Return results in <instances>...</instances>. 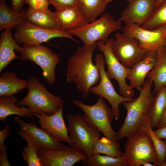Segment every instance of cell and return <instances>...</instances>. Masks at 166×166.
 <instances>
[{
    "label": "cell",
    "instance_id": "1",
    "mask_svg": "<svg viewBox=\"0 0 166 166\" xmlns=\"http://www.w3.org/2000/svg\"><path fill=\"white\" fill-rule=\"evenodd\" d=\"M96 43L79 47L67 61L66 83H73L84 99L90 93V88L100 80V73L92 59Z\"/></svg>",
    "mask_w": 166,
    "mask_h": 166
},
{
    "label": "cell",
    "instance_id": "2",
    "mask_svg": "<svg viewBox=\"0 0 166 166\" xmlns=\"http://www.w3.org/2000/svg\"><path fill=\"white\" fill-rule=\"evenodd\" d=\"M152 83L150 79L146 77L138 97L121 104L126 109L127 114L123 124L117 132V141L141 130L144 119L148 116L154 97L151 91Z\"/></svg>",
    "mask_w": 166,
    "mask_h": 166
},
{
    "label": "cell",
    "instance_id": "3",
    "mask_svg": "<svg viewBox=\"0 0 166 166\" xmlns=\"http://www.w3.org/2000/svg\"><path fill=\"white\" fill-rule=\"evenodd\" d=\"M28 92L26 96L17 102L18 106H26L33 113L53 114L63 107L64 101L60 97L53 94L41 83L36 76L28 81Z\"/></svg>",
    "mask_w": 166,
    "mask_h": 166
},
{
    "label": "cell",
    "instance_id": "4",
    "mask_svg": "<svg viewBox=\"0 0 166 166\" xmlns=\"http://www.w3.org/2000/svg\"><path fill=\"white\" fill-rule=\"evenodd\" d=\"M66 119L70 138L67 145L90 156L93 144L100 138L101 132L89 124L80 114H69Z\"/></svg>",
    "mask_w": 166,
    "mask_h": 166
},
{
    "label": "cell",
    "instance_id": "5",
    "mask_svg": "<svg viewBox=\"0 0 166 166\" xmlns=\"http://www.w3.org/2000/svg\"><path fill=\"white\" fill-rule=\"evenodd\" d=\"M72 102L84 112L82 116L89 124L100 131L106 137L117 141V132L111 126L114 118V113L104 98L99 96L97 102L92 105H87L76 99Z\"/></svg>",
    "mask_w": 166,
    "mask_h": 166
},
{
    "label": "cell",
    "instance_id": "6",
    "mask_svg": "<svg viewBox=\"0 0 166 166\" xmlns=\"http://www.w3.org/2000/svg\"><path fill=\"white\" fill-rule=\"evenodd\" d=\"M123 152L126 166H137L141 160L162 166L149 134L141 130L127 137Z\"/></svg>",
    "mask_w": 166,
    "mask_h": 166
},
{
    "label": "cell",
    "instance_id": "7",
    "mask_svg": "<svg viewBox=\"0 0 166 166\" xmlns=\"http://www.w3.org/2000/svg\"><path fill=\"white\" fill-rule=\"evenodd\" d=\"M118 19L115 20L109 13H105L99 19L79 27L67 31L79 38L85 47L95 43L98 41L106 42L110 34L121 28Z\"/></svg>",
    "mask_w": 166,
    "mask_h": 166
},
{
    "label": "cell",
    "instance_id": "8",
    "mask_svg": "<svg viewBox=\"0 0 166 166\" xmlns=\"http://www.w3.org/2000/svg\"><path fill=\"white\" fill-rule=\"evenodd\" d=\"M20 54V60L34 62L40 66L43 78L47 84L51 85L54 84L56 68L60 63L58 54L43 45L23 44Z\"/></svg>",
    "mask_w": 166,
    "mask_h": 166
},
{
    "label": "cell",
    "instance_id": "9",
    "mask_svg": "<svg viewBox=\"0 0 166 166\" xmlns=\"http://www.w3.org/2000/svg\"><path fill=\"white\" fill-rule=\"evenodd\" d=\"M113 38H110L106 42L98 41L96 45L102 52L107 65L106 74L110 79H115L119 85L120 94L128 98H132L135 93L133 89L126 82V79L130 69L123 65L114 54L111 48Z\"/></svg>",
    "mask_w": 166,
    "mask_h": 166
},
{
    "label": "cell",
    "instance_id": "10",
    "mask_svg": "<svg viewBox=\"0 0 166 166\" xmlns=\"http://www.w3.org/2000/svg\"><path fill=\"white\" fill-rule=\"evenodd\" d=\"M15 29L13 37L18 44L40 45L57 37L66 38L76 42L73 35L61 28L46 29L27 21L18 25Z\"/></svg>",
    "mask_w": 166,
    "mask_h": 166
},
{
    "label": "cell",
    "instance_id": "11",
    "mask_svg": "<svg viewBox=\"0 0 166 166\" xmlns=\"http://www.w3.org/2000/svg\"><path fill=\"white\" fill-rule=\"evenodd\" d=\"M94 60L95 64L99 71L100 80L97 85L90 88V92L103 97L109 102L113 110L114 118L118 120L120 115V105L124 102L132 101L134 98L124 97L117 92L105 70V62L103 54L100 53L97 54Z\"/></svg>",
    "mask_w": 166,
    "mask_h": 166
},
{
    "label": "cell",
    "instance_id": "12",
    "mask_svg": "<svg viewBox=\"0 0 166 166\" xmlns=\"http://www.w3.org/2000/svg\"><path fill=\"white\" fill-rule=\"evenodd\" d=\"M111 48L118 60L130 69L142 59L148 52L144 49L136 38L118 32L114 36Z\"/></svg>",
    "mask_w": 166,
    "mask_h": 166
},
{
    "label": "cell",
    "instance_id": "13",
    "mask_svg": "<svg viewBox=\"0 0 166 166\" xmlns=\"http://www.w3.org/2000/svg\"><path fill=\"white\" fill-rule=\"evenodd\" d=\"M14 121L20 127L17 133L20 137L29 142L38 149L48 148L61 150L67 147L42 128L38 127L34 121L26 122L18 117Z\"/></svg>",
    "mask_w": 166,
    "mask_h": 166
},
{
    "label": "cell",
    "instance_id": "14",
    "mask_svg": "<svg viewBox=\"0 0 166 166\" xmlns=\"http://www.w3.org/2000/svg\"><path fill=\"white\" fill-rule=\"evenodd\" d=\"M122 30L124 33L136 39L148 52L157 51L166 45V26L148 30L136 24L126 23Z\"/></svg>",
    "mask_w": 166,
    "mask_h": 166
},
{
    "label": "cell",
    "instance_id": "15",
    "mask_svg": "<svg viewBox=\"0 0 166 166\" xmlns=\"http://www.w3.org/2000/svg\"><path fill=\"white\" fill-rule=\"evenodd\" d=\"M38 153L42 166H72L82 162L87 156L68 145L61 150L39 149Z\"/></svg>",
    "mask_w": 166,
    "mask_h": 166
},
{
    "label": "cell",
    "instance_id": "16",
    "mask_svg": "<svg viewBox=\"0 0 166 166\" xmlns=\"http://www.w3.org/2000/svg\"><path fill=\"white\" fill-rule=\"evenodd\" d=\"M156 6V0H132L121 12L118 20L141 26L148 20Z\"/></svg>",
    "mask_w": 166,
    "mask_h": 166
},
{
    "label": "cell",
    "instance_id": "17",
    "mask_svg": "<svg viewBox=\"0 0 166 166\" xmlns=\"http://www.w3.org/2000/svg\"><path fill=\"white\" fill-rule=\"evenodd\" d=\"M63 107L55 113L48 115L44 113L33 114L38 119L41 128L60 142L67 143L70 141L67 127L65 123L63 115Z\"/></svg>",
    "mask_w": 166,
    "mask_h": 166
},
{
    "label": "cell",
    "instance_id": "18",
    "mask_svg": "<svg viewBox=\"0 0 166 166\" xmlns=\"http://www.w3.org/2000/svg\"><path fill=\"white\" fill-rule=\"evenodd\" d=\"M157 59V51L148 52L141 60L130 68L127 76L131 88L140 91L148 73L153 68Z\"/></svg>",
    "mask_w": 166,
    "mask_h": 166
},
{
    "label": "cell",
    "instance_id": "19",
    "mask_svg": "<svg viewBox=\"0 0 166 166\" xmlns=\"http://www.w3.org/2000/svg\"><path fill=\"white\" fill-rule=\"evenodd\" d=\"M22 47L19 45L14 38L11 30L6 29L2 31L0 37V73L11 62L20 59L14 50L20 53Z\"/></svg>",
    "mask_w": 166,
    "mask_h": 166
},
{
    "label": "cell",
    "instance_id": "20",
    "mask_svg": "<svg viewBox=\"0 0 166 166\" xmlns=\"http://www.w3.org/2000/svg\"><path fill=\"white\" fill-rule=\"evenodd\" d=\"M53 13L61 28L66 31L87 23L78 6L57 10Z\"/></svg>",
    "mask_w": 166,
    "mask_h": 166
},
{
    "label": "cell",
    "instance_id": "21",
    "mask_svg": "<svg viewBox=\"0 0 166 166\" xmlns=\"http://www.w3.org/2000/svg\"><path fill=\"white\" fill-rule=\"evenodd\" d=\"M26 21L38 26L50 29H61L56 17L49 8L37 10L28 7L22 11Z\"/></svg>",
    "mask_w": 166,
    "mask_h": 166
},
{
    "label": "cell",
    "instance_id": "22",
    "mask_svg": "<svg viewBox=\"0 0 166 166\" xmlns=\"http://www.w3.org/2000/svg\"><path fill=\"white\" fill-rule=\"evenodd\" d=\"M18 101L15 96H2L0 97V121L4 122L10 115H17L20 117L29 118L34 119L33 113L24 106L21 107L15 103Z\"/></svg>",
    "mask_w": 166,
    "mask_h": 166
},
{
    "label": "cell",
    "instance_id": "23",
    "mask_svg": "<svg viewBox=\"0 0 166 166\" xmlns=\"http://www.w3.org/2000/svg\"><path fill=\"white\" fill-rule=\"evenodd\" d=\"M28 81L18 78L16 73L7 71L0 76V97L15 96L28 87Z\"/></svg>",
    "mask_w": 166,
    "mask_h": 166
},
{
    "label": "cell",
    "instance_id": "24",
    "mask_svg": "<svg viewBox=\"0 0 166 166\" xmlns=\"http://www.w3.org/2000/svg\"><path fill=\"white\" fill-rule=\"evenodd\" d=\"M157 59L153 68L148 73L146 77L153 82L155 92L162 87H166V45L157 50Z\"/></svg>",
    "mask_w": 166,
    "mask_h": 166
},
{
    "label": "cell",
    "instance_id": "25",
    "mask_svg": "<svg viewBox=\"0 0 166 166\" xmlns=\"http://www.w3.org/2000/svg\"><path fill=\"white\" fill-rule=\"evenodd\" d=\"M154 97L148 115L152 129L157 128L166 109V87L158 89L153 93Z\"/></svg>",
    "mask_w": 166,
    "mask_h": 166
},
{
    "label": "cell",
    "instance_id": "26",
    "mask_svg": "<svg viewBox=\"0 0 166 166\" xmlns=\"http://www.w3.org/2000/svg\"><path fill=\"white\" fill-rule=\"evenodd\" d=\"M0 0V30L15 29L18 25L26 22L22 11L15 13L6 2Z\"/></svg>",
    "mask_w": 166,
    "mask_h": 166
},
{
    "label": "cell",
    "instance_id": "27",
    "mask_svg": "<svg viewBox=\"0 0 166 166\" xmlns=\"http://www.w3.org/2000/svg\"><path fill=\"white\" fill-rule=\"evenodd\" d=\"M108 4L106 0H78V6L89 23L104 13Z\"/></svg>",
    "mask_w": 166,
    "mask_h": 166
},
{
    "label": "cell",
    "instance_id": "28",
    "mask_svg": "<svg viewBox=\"0 0 166 166\" xmlns=\"http://www.w3.org/2000/svg\"><path fill=\"white\" fill-rule=\"evenodd\" d=\"M92 152V154H100L117 158L123 157L124 156L120 143L105 136L94 142Z\"/></svg>",
    "mask_w": 166,
    "mask_h": 166
},
{
    "label": "cell",
    "instance_id": "29",
    "mask_svg": "<svg viewBox=\"0 0 166 166\" xmlns=\"http://www.w3.org/2000/svg\"><path fill=\"white\" fill-rule=\"evenodd\" d=\"M148 133L150 136L158 158L162 166H166V143L159 138L155 133L152 127L150 119L148 116L144 119L141 128Z\"/></svg>",
    "mask_w": 166,
    "mask_h": 166
},
{
    "label": "cell",
    "instance_id": "30",
    "mask_svg": "<svg viewBox=\"0 0 166 166\" xmlns=\"http://www.w3.org/2000/svg\"><path fill=\"white\" fill-rule=\"evenodd\" d=\"M82 162L88 166H126L123 157L117 158L100 154L87 156Z\"/></svg>",
    "mask_w": 166,
    "mask_h": 166
},
{
    "label": "cell",
    "instance_id": "31",
    "mask_svg": "<svg viewBox=\"0 0 166 166\" xmlns=\"http://www.w3.org/2000/svg\"><path fill=\"white\" fill-rule=\"evenodd\" d=\"M166 26V0L157 6L146 22L140 26L144 29L152 30Z\"/></svg>",
    "mask_w": 166,
    "mask_h": 166
},
{
    "label": "cell",
    "instance_id": "32",
    "mask_svg": "<svg viewBox=\"0 0 166 166\" xmlns=\"http://www.w3.org/2000/svg\"><path fill=\"white\" fill-rule=\"evenodd\" d=\"M22 152V156L29 166H42L38 149L29 142Z\"/></svg>",
    "mask_w": 166,
    "mask_h": 166
},
{
    "label": "cell",
    "instance_id": "33",
    "mask_svg": "<svg viewBox=\"0 0 166 166\" xmlns=\"http://www.w3.org/2000/svg\"><path fill=\"white\" fill-rule=\"evenodd\" d=\"M56 10L78 6V0H49Z\"/></svg>",
    "mask_w": 166,
    "mask_h": 166
},
{
    "label": "cell",
    "instance_id": "34",
    "mask_svg": "<svg viewBox=\"0 0 166 166\" xmlns=\"http://www.w3.org/2000/svg\"><path fill=\"white\" fill-rule=\"evenodd\" d=\"M26 3L31 8L37 10H44L48 8L49 0H26Z\"/></svg>",
    "mask_w": 166,
    "mask_h": 166
},
{
    "label": "cell",
    "instance_id": "35",
    "mask_svg": "<svg viewBox=\"0 0 166 166\" xmlns=\"http://www.w3.org/2000/svg\"><path fill=\"white\" fill-rule=\"evenodd\" d=\"M11 129L10 126L6 124L3 129L0 131V151L3 150L6 148L4 143L5 139L10 134Z\"/></svg>",
    "mask_w": 166,
    "mask_h": 166
},
{
    "label": "cell",
    "instance_id": "36",
    "mask_svg": "<svg viewBox=\"0 0 166 166\" xmlns=\"http://www.w3.org/2000/svg\"><path fill=\"white\" fill-rule=\"evenodd\" d=\"M26 3V0H11V8L14 12L19 13L23 9L22 6Z\"/></svg>",
    "mask_w": 166,
    "mask_h": 166
},
{
    "label": "cell",
    "instance_id": "37",
    "mask_svg": "<svg viewBox=\"0 0 166 166\" xmlns=\"http://www.w3.org/2000/svg\"><path fill=\"white\" fill-rule=\"evenodd\" d=\"M7 156L6 148H5L2 151H0V166H10Z\"/></svg>",
    "mask_w": 166,
    "mask_h": 166
},
{
    "label": "cell",
    "instance_id": "38",
    "mask_svg": "<svg viewBox=\"0 0 166 166\" xmlns=\"http://www.w3.org/2000/svg\"><path fill=\"white\" fill-rule=\"evenodd\" d=\"M154 131L160 139L166 140V126L156 128Z\"/></svg>",
    "mask_w": 166,
    "mask_h": 166
},
{
    "label": "cell",
    "instance_id": "39",
    "mask_svg": "<svg viewBox=\"0 0 166 166\" xmlns=\"http://www.w3.org/2000/svg\"><path fill=\"white\" fill-rule=\"evenodd\" d=\"M165 126H166V109L159 122L157 128Z\"/></svg>",
    "mask_w": 166,
    "mask_h": 166
},
{
    "label": "cell",
    "instance_id": "40",
    "mask_svg": "<svg viewBox=\"0 0 166 166\" xmlns=\"http://www.w3.org/2000/svg\"><path fill=\"white\" fill-rule=\"evenodd\" d=\"M146 160H141L138 162L137 166H156V165L153 163H151Z\"/></svg>",
    "mask_w": 166,
    "mask_h": 166
},
{
    "label": "cell",
    "instance_id": "41",
    "mask_svg": "<svg viewBox=\"0 0 166 166\" xmlns=\"http://www.w3.org/2000/svg\"><path fill=\"white\" fill-rule=\"evenodd\" d=\"M164 0H156V6L159 5Z\"/></svg>",
    "mask_w": 166,
    "mask_h": 166
},
{
    "label": "cell",
    "instance_id": "42",
    "mask_svg": "<svg viewBox=\"0 0 166 166\" xmlns=\"http://www.w3.org/2000/svg\"><path fill=\"white\" fill-rule=\"evenodd\" d=\"M114 0H106V2L108 3H109L111 2L112 1H113ZM129 2L132 1V0H126Z\"/></svg>",
    "mask_w": 166,
    "mask_h": 166
},
{
    "label": "cell",
    "instance_id": "43",
    "mask_svg": "<svg viewBox=\"0 0 166 166\" xmlns=\"http://www.w3.org/2000/svg\"><path fill=\"white\" fill-rule=\"evenodd\" d=\"M164 140L165 141V142H166V140Z\"/></svg>",
    "mask_w": 166,
    "mask_h": 166
}]
</instances>
